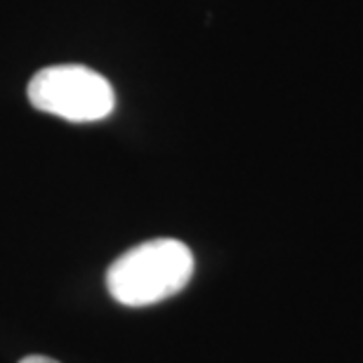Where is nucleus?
<instances>
[{
  "instance_id": "1",
  "label": "nucleus",
  "mask_w": 363,
  "mask_h": 363,
  "mask_svg": "<svg viewBox=\"0 0 363 363\" xmlns=\"http://www.w3.org/2000/svg\"><path fill=\"white\" fill-rule=\"evenodd\" d=\"M194 276V255L177 238H154L116 259L106 272L108 293L125 307H147L182 293Z\"/></svg>"
},
{
  "instance_id": "2",
  "label": "nucleus",
  "mask_w": 363,
  "mask_h": 363,
  "mask_svg": "<svg viewBox=\"0 0 363 363\" xmlns=\"http://www.w3.org/2000/svg\"><path fill=\"white\" fill-rule=\"evenodd\" d=\"M28 101L45 113L71 123L106 118L116 106L111 83L81 64H60L40 69L28 81Z\"/></svg>"
},
{
  "instance_id": "3",
  "label": "nucleus",
  "mask_w": 363,
  "mask_h": 363,
  "mask_svg": "<svg viewBox=\"0 0 363 363\" xmlns=\"http://www.w3.org/2000/svg\"><path fill=\"white\" fill-rule=\"evenodd\" d=\"M19 363H60V361L48 359V357H26V359H21Z\"/></svg>"
}]
</instances>
